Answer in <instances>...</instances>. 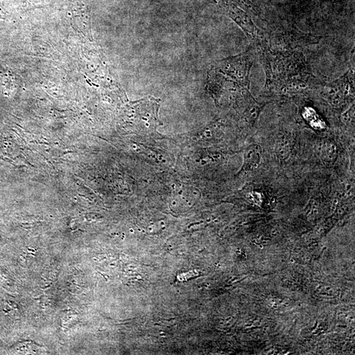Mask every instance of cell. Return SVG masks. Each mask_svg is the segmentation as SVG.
Segmentation results:
<instances>
[{
  "mask_svg": "<svg viewBox=\"0 0 355 355\" xmlns=\"http://www.w3.org/2000/svg\"><path fill=\"white\" fill-rule=\"evenodd\" d=\"M262 150L260 145L252 144L244 153V163L243 169L252 171L258 168L262 160Z\"/></svg>",
  "mask_w": 355,
  "mask_h": 355,
  "instance_id": "6da1fadb",
  "label": "cell"
},
{
  "mask_svg": "<svg viewBox=\"0 0 355 355\" xmlns=\"http://www.w3.org/2000/svg\"><path fill=\"white\" fill-rule=\"evenodd\" d=\"M321 154L325 161L327 162L334 161L337 156L336 146L332 143L325 142L322 145Z\"/></svg>",
  "mask_w": 355,
  "mask_h": 355,
  "instance_id": "7a4b0ae2",
  "label": "cell"
},
{
  "mask_svg": "<svg viewBox=\"0 0 355 355\" xmlns=\"http://www.w3.org/2000/svg\"><path fill=\"white\" fill-rule=\"evenodd\" d=\"M276 154L281 160H286L290 157V145L287 140L279 141L276 145Z\"/></svg>",
  "mask_w": 355,
  "mask_h": 355,
  "instance_id": "3957f363",
  "label": "cell"
},
{
  "mask_svg": "<svg viewBox=\"0 0 355 355\" xmlns=\"http://www.w3.org/2000/svg\"><path fill=\"white\" fill-rule=\"evenodd\" d=\"M76 315V313L73 310H67L64 312L62 316V324L65 325Z\"/></svg>",
  "mask_w": 355,
  "mask_h": 355,
  "instance_id": "277c9868",
  "label": "cell"
}]
</instances>
